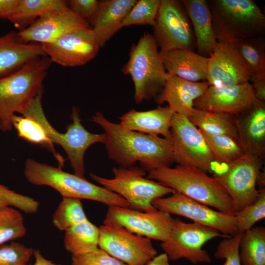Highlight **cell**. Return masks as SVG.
<instances>
[{
	"mask_svg": "<svg viewBox=\"0 0 265 265\" xmlns=\"http://www.w3.org/2000/svg\"><path fill=\"white\" fill-rule=\"evenodd\" d=\"M91 120L104 130L108 157L119 167H131L138 161L141 167L149 172L160 167H170L174 162L170 140L126 130L99 111Z\"/></svg>",
	"mask_w": 265,
	"mask_h": 265,
	"instance_id": "obj_1",
	"label": "cell"
},
{
	"mask_svg": "<svg viewBox=\"0 0 265 265\" xmlns=\"http://www.w3.org/2000/svg\"><path fill=\"white\" fill-rule=\"evenodd\" d=\"M146 178L219 212L232 215L236 212L221 185L196 167L179 164L173 168L162 166L149 172Z\"/></svg>",
	"mask_w": 265,
	"mask_h": 265,
	"instance_id": "obj_2",
	"label": "cell"
},
{
	"mask_svg": "<svg viewBox=\"0 0 265 265\" xmlns=\"http://www.w3.org/2000/svg\"><path fill=\"white\" fill-rule=\"evenodd\" d=\"M45 55L34 58L16 71L0 78V130L12 128V117L21 114L43 89V82L52 64Z\"/></svg>",
	"mask_w": 265,
	"mask_h": 265,
	"instance_id": "obj_3",
	"label": "cell"
},
{
	"mask_svg": "<svg viewBox=\"0 0 265 265\" xmlns=\"http://www.w3.org/2000/svg\"><path fill=\"white\" fill-rule=\"evenodd\" d=\"M24 175L28 182L36 186H50L63 197L93 200L110 206L129 207V203L120 195L103 186L46 163L28 159L25 163Z\"/></svg>",
	"mask_w": 265,
	"mask_h": 265,
	"instance_id": "obj_4",
	"label": "cell"
},
{
	"mask_svg": "<svg viewBox=\"0 0 265 265\" xmlns=\"http://www.w3.org/2000/svg\"><path fill=\"white\" fill-rule=\"evenodd\" d=\"M43 89L31 101L21 115L33 118L44 128L51 142L62 147L66 152L74 174L85 178L84 155L86 150L97 143H104V133H93L82 125L80 109L73 106L71 119L72 123L66 127V132L61 133L56 131L47 119L43 110L42 98Z\"/></svg>",
	"mask_w": 265,
	"mask_h": 265,
	"instance_id": "obj_5",
	"label": "cell"
},
{
	"mask_svg": "<svg viewBox=\"0 0 265 265\" xmlns=\"http://www.w3.org/2000/svg\"><path fill=\"white\" fill-rule=\"evenodd\" d=\"M213 28L217 40L236 41L261 36L265 17L252 0H210Z\"/></svg>",
	"mask_w": 265,
	"mask_h": 265,
	"instance_id": "obj_6",
	"label": "cell"
},
{
	"mask_svg": "<svg viewBox=\"0 0 265 265\" xmlns=\"http://www.w3.org/2000/svg\"><path fill=\"white\" fill-rule=\"evenodd\" d=\"M158 48L153 35L144 33L132 46L129 58L121 70L132 78L137 104L155 98L164 86L166 72Z\"/></svg>",
	"mask_w": 265,
	"mask_h": 265,
	"instance_id": "obj_7",
	"label": "cell"
},
{
	"mask_svg": "<svg viewBox=\"0 0 265 265\" xmlns=\"http://www.w3.org/2000/svg\"><path fill=\"white\" fill-rule=\"evenodd\" d=\"M114 178L107 179L93 173L92 179L102 186L125 199L129 208L146 212L157 211L152 202L158 198L171 194L175 190L159 183L144 177L146 171L142 167L132 166L112 169Z\"/></svg>",
	"mask_w": 265,
	"mask_h": 265,
	"instance_id": "obj_8",
	"label": "cell"
},
{
	"mask_svg": "<svg viewBox=\"0 0 265 265\" xmlns=\"http://www.w3.org/2000/svg\"><path fill=\"white\" fill-rule=\"evenodd\" d=\"M264 159L244 154L227 164L224 171L215 173L213 177L230 196L236 212L253 203L260 191L257 185L265 186V174L262 172Z\"/></svg>",
	"mask_w": 265,
	"mask_h": 265,
	"instance_id": "obj_9",
	"label": "cell"
},
{
	"mask_svg": "<svg viewBox=\"0 0 265 265\" xmlns=\"http://www.w3.org/2000/svg\"><path fill=\"white\" fill-rule=\"evenodd\" d=\"M217 237L230 236L212 228L176 219L168 237L161 242L160 246L170 260L185 259L194 264L210 263L211 258L202 247L207 241Z\"/></svg>",
	"mask_w": 265,
	"mask_h": 265,
	"instance_id": "obj_10",
	"label": "cell"
},
{
	"mask_svg": "<svg viewBox=\"0 0 265 265\" xmlns=\"http://www.w3.org/2000/svg\"><path fill=\"white\" fill-rule=\"evenodd\" d=\"M170 141L174 162L213 173V155L200 130L187 117L174 113Z\"/></svg>",
	"mask_w": 265,
	"mask_h": 265,
	"instance_id": "obj_11",
	"label": "cell"
},
{
	"mask_svg": "<svg viewBox=\"0 0 265 265\" xmlns=\"http://www.w3.org/2000/svg\"><path fill=\"white\" fill-rule=\"evenodd\" d=\"M153 27V36L160 51L184 49L193 51L196 45L195 35L182 0H160Z\"/></svg>",
	"mask_w": 265,
	"mask_h": 265,
	"instance_id": "obj_12",
	"label": "cell"
},
{
	"mask_svg": "<svg viewBox=\"0 0 265 265\" xmlns=\"http://www.w3.org/2000/svg\"><path fill=\"white\" fill-rule=\"evenodd\" d=\"M170 195L154 200L152 202L154 207L170 214L186 217L230 237L238 232L235 215L212 210L176 191Z\"/></svg>",
	"mask_w": 265,
	"mask_h": 265,
	"instance_id": "obj_13",
	"label": "cell"
},
{
	"mask_svg": "<svg viewBox=\"0 0 265 265\" xmlns=\"http://www.w3.org/2000/svg\"><path fill=\"white\" fill-rule=\"evenodd\" d=\"M99 229V248L128 265H146L157 255L149 238L112 224H104Z\"/></svg>",
	"mask_w": 265,
	"mask_h": 265,
	"instance_id": "obj_14",
	"label": "cell"
},
{
	"mask_svg": "<svg viewBox=\"0 0 265 265\" xmlns=\"http://www.w3.org/2000/svg\"><path fill=\"white\" fill-rule=\"evenodd\" d=\"M171 214L157 210L146 212L129 207L108 206L104 224H112L150 239L165 241L173 227Z\"/></svg>",
	"mask_w": 265,
	"mask_h": 265,
	"instance_id": "obj_15",
	"label": "cell"
},
{
	"mask_svg": "<svg viewBox=\"0 0 265 265\" xmlns=\"http://www.w3.org/2000/svg\"><path fill=\"white\" fill-rule=\"evenodd\" d=\"M41 45L52 62L71 67L83 65L94 59L100 48L92 28L74 30L53 42Z\"/></svg>",
	"mask_w": 265,
	"mask_h": 265,
	"instance_id": "obj_16",
	"label": "cell"
},
{
	"mask_svg": "<svg viewBox=\"0 0 265 265\" xmlns=\"http://www.w3.org/2000/svg\"><path fill=\"white\" fill-rule=\"evenodd\" d=\"M251 77L234 42L217 40L208 57L207 81L209 85L217 87L237 85L249 81Z\"/></svg>",
	"mask_w": 265,
	"mask_h": 265,
	"instance_id": "obj_17",
	"label": "cell"
},
{
	"mask_svg": "<svg viewBox=\"0 0 265 265\" xmlns=\"http://www.w3.org/2000/svg\"><path fill=\"white\" fill-rule=\"evenodd\" d=\"M91 28L86 20L68 6L37 19L26 28L18 32L21 41L26 43H49L74 30Z\"/></svg>",
	"mask_w": 265,
	"mask_h": 265,
	"instance_id": "obj_18",
	"label": "cell"
},
{
	"mask_svg": "<svg viewBox=\"0 0 265 265\" xmlns=\"http://www.w3.org/2000/svg\"><path fill=\"white\" fill-rule=\"evenodd\" d=\"M258 101L249 81L221 87L210 85L194 101V107L236 115L248 109Z\"/></svg>",
	"mask_w": 265,
	"mask_h": 265,
	"instance_id": "obj_19",
	"label": "cell"
},
{
	"mask_svg": "<svg viewBox=\"0 0 265 265\" xmlns=\"http://www.w3.org/2000/svg\"><path fill=\"white\" fill-rule=\"evenodd\" d=\"M209 86L207 81L192 82L166 73L164 86L155 100L159 105L167 103L174 113L188 118L194 108V101Z\"/></svg>",
	"mask_w": 265,
	"mask_h": 265,
	"instance_id": "obj_20",
	"label": "cell"
},
{
	"mask_svg": "<svg viewBox=\"0 0 265 265\" xmlns=\"http://www.w3.org/2000/svg\"><path fill=\"white\" fill-rule=\"evenodd\" d=\"M238 141L245 154L264 159L265 154V104L258 101L234 115Z\"/></svg>",
	"mask_w": 265,
	"mask_h": 265,
	"instance_id": "obj_21",
	"label": "cell"
},
{
	"mask_svg": "<svg viewBox=\"0 0 265 265\" xmlns=\"http://www.w3.org/2000/svg\"><path fill=\"white\" fill-rule=\"evenodd\" d=\"M136 0H109L99 1L98 8L90 22L99 43L104 47L120 29Z\"/></svg>",
	"mask_w": 265,
	"mask_h": 265,
	"instance_id": "obj_22",
	"label": "cell"
},
{
	"mask_svg": "<svg viewBox=\"0 0 265 265\" xmlns=\"http://www.w3.org/2000/svg\"><path fill=\"white\" fill-rule=\"evenodd\" d=\"M45 55L41 44L24 43L14 31L0 36V78L16 71L29 61Z\"/></svg>",
	"mask_w": 265,
	"mask_h": 265,
	"instance_id": "obj_23",
	"label": "cell"
},
{
	"mask_svg": "<svg viewBox=\"0 0 265 265\" xmlns=\"http://www.w3.org/2000/svg\"><path fill=\"white\" fill-rule=\"evenodd\" d=\"M173 114L168 106H159L147 111L132 109L119 117V125L126 130L150 135H161L170 140V127Z\"/></svg>",
	"mask_w": 265,
	"mask_h": 265,
	"instance_id": "obj_24",
	"label": "cell"
},
{
	"mask_svg": "<svg viewBox=\"0 0 265 265\" xmlns=\"http://www.w3.org/2000/svg\"><path fill=\"white\" fill-rule=\"evenodd\" d=\"M160 54L167 73L192 82L207 81V57L184 49L160 51Z\"/></svg>",
	"mask_w": 265,
	"mask_h": 265,
	"instance_id": "obj_25",
	"label": "cell"
},
{
	"mask_svg": "<svg viewBox=\"0 0 265 265\" xmlns=\"http://www.w3.org/2000/svg\"><path fill=\"white\" fill-rule=\"evenodd\" d=\"M192 25L196 45L201 55H210L217 42L206 0H182Z\"/></svg>",
	"mask_w": 265,
	"mask_h": 265,
	"instance_id": "obj_26",
	"label": "cell"
},
{
	"mask_svg": "<svg viewBox=\"0 0 265 265\" xmlns=\"http://www.w3.org/2000/svg\"><path fill=\"white\" fill-rule=\"evenodd\" d=\"M200 131L215 135H226L238 141L235 116L193 108L188 118Z\"/></svg>",
	"mask_w": 265,
	"mask_h": 265,
	"instance_id": "obj_27",
	"label": "cell"
},
{
	"mask_svg": "<svg viewBox=\"0 0 265 265\" xmlns=\"http://www.w3.org/2000/svg\"><path fill=\"white\" fill-rule=\"evenodd\" d=\"M67 6V1L63 0H20L16 12L9 21L21 31L38 18Z\"/></svg>",
	"mask_w": 265,
	"mask_h": 265,
	"instance_id": "obj_28",
	"label": "cell"
},
{
	"mask_svg": "<svg viewBox=\"0 0 265 265\" xmlns=\"http://www.w3.org/2000/svg\"><path fill=\"white\" fill-rule=\"evenodd\" d=\"M100 229L88 220L65 232L64 245L72 255L83 254L99 248Z\"/></svg>",
	"mask_w": 265,
	"mask_h": 265,
	"instance_id": "obj_29",
	"label": "cell"
},
{
	"mask_svg": "<svg viewBox=\"0 0 265 265\" xmlns=\"http://www.w3.org/2000/svg\"><path fill=\"white\" fill-rule=\"evenodd\" d=\"M234 44L246 65L251 78L265 79V46L263 37L238 40Z\"/></svg>",
	"mask_w": 265,
	"mask_h": 265,
	"instance_id": "obj_30",
	"label": "cell"
},
{
	"mask_svg": "<svg viewBox=\"0 0 265 265\" xmlns=\"http://www.w3.org/2000/svg\"><path fill=\"white\" fill-rule=\"evenodd\" d=\"M241 265H265V228L257 226L245 231L239 242Z\"/></svg>",
	"mask_w": 265,
	"mask_h": 265,
	"instance_id": "obj_31",
	"label": "cell"
},
{
	"mask_svg": "<svg viewBox=\"0 0 265 265\" xmlns=\"http://www.w3.org/2000/svg\"><path fill=\"white\" fill-rule=\"evenodd\" d=\"M12 127L17 131L18 136L31 143L47 148L54 155L59 162V167L63 166L64 159L56 153L53 144L48 137L43 127L33 118L28 115L14 114L11 118Z\"/></svg>",
	"mask_w": 265,
	"mask_h": 265,
	"instance_id": "obj_32",
	"label": "cell"
},
{
	"mask_svg": "<svg viewBox=\"0 0 265 265\" xmlns=\"http://www.w3.org/2000/svg\"><path fill=\"white\" fill-rule=\"evenodd\" d=\"M200 131L215 161L228 164L245 154L239 141L233 137L226 135L211 134Z\"/></svg>",
	"mask_w": 265,
	"mask_h": 265,
	"instance_id": "obj_33",
	"label": "cell"
},
{
	"mask_svg": "<svg viewBox=\"0 0 265 265\" xmlns=\"http://www.w3.org/2000/svg\"><path fill=\"white\" fill-rule=\"evenodd\" d=\"M88 220L81 199L63 197L53 215V225L60 231Z\"/></svg>",
	"mask_w": 265,
	"mask_h": 265,
	"instance_id": "obj_34",
	"label": "cell"
},
{
	"mask_svg": "<svg viewBox=\"0 0 265 265\" xmlns=\"http://www.w3.org/2000/svg\"><path fill=\"white\" fill-rule=\"evenodd\" d=\"M26 229L21 212L12 207L0 209V246L24 237Z\"/></svg>",
	"mask_w": 265,
	"mask_h": 265,
	"instance_id": "obj_35",
	"label": "cell"
},
{
	"mask_svg": "<svg viewBox=\"0 0 265 265\" xmlns=\"http://www.w3.org/2000/svg\"><path fill=\"white\" fill-rule=\"evenodd\" d=\"M160 0H139L126 17L123 26L132 25H150L153 26L160 5Z\"/></svg>",
	"mask_w": 265,
	"mask_h": 265,
	"instance_id": "obj_36",
	"label": "cell"
},
{
	"mask_svg": "<svg viewBox=\"0 0 265 265\" xmlns=\"http://www.w3.org/2000/svg\"><path fill=\"white\" fill-rule=\"evenodd\" d=\"M257 200L235 214L239 232L244 233L265 217V189L261 187Z\"/></svg>",
	"mask_w": 265,
	"mask_h": 265,
	"instance_id": "obj_37",
	"label": "cell"
},
{
	"mask_svg": "<svg viewBox=\"0 0 265 265\" xmlns=\"http://www.w3.org/2000/svg\"><path fill=\"white\" fill-rule=\"evenodd\" d=\"M12 207L28 214L38 211L39 203L33 198L17 193L0 184V209Z\"/></svg>",
	"mask_w": 265,
	"mask_h": 265,
	"instance_id": "obj_38",
	"label": "cell"
},
{
	"mask_svg": "<svg viewBox=\"0 0 265 265\" xmlns=\"http://www.w3.org/2000/svg\"><path fill=\"white\" fill-rule=\"evenodd\" d=\"M34 249L17 242L0 246V265H28Z\"/></svg>",
	"mask_w": 265,
	"mask_h": 265,
	"instance_id": "obj_39",
	"label": "cell"
},
{
	"mask_svg": "<svg viewBox=\"0 0 265 265\" xmlns=\"http://www.w3.org/2000/svg\"><path fill=\"white\" fill-rule=\"evenodd\" d=\"M243 233L237 234L221 240L217 246L214 256L217 259H224L223 265H241L239 257V247Z\"/></svg>",
	"mask_w": 265,
	"mask_h": 265,
	"instance_id": "obj_40",
	"label": "cell"
},
{
	"mask_svg": "<svg viewBox=\"0 0 265 265\" xmlns=\"http://www.w3.org/2000/svg\"><path fill=\"white\" fill-rule=\"evenodd\" d=\"M72 265H128L99 248L85 254L72 255Z\"/></svg>",
	"mask_w": 265,
	"mask_h": 265,
	"instance_id": "obj_41",
	"label": "cell"
},
{
	"mask_svg": "<svg viewBox=\"0 0 265 265\" xmlns=\"http://www.w3.org/2000/svg\"><path fill=\"white\" fill-rule=\"evenodd\" d=\"M69 7L89 24L98 8L97 0H70L67 1Z\"/></svg>",
	"mask_w": 265,
	"mask_h": 265,
	"instance_id": "obj_42",
	"label": "cell"
},
{
	"mask_svg": "<svg viewBox=\"0 0 265 265\" xmlns=\"http://www.w3.org/2000/svg\"><path fill=\"white\" fill-rule=\"evenodd\" d=\"M20 0H0V19L9 20L16 12Z\"/></svg>",
	"mask_w": 265,
	"mask_h": 265,
	"instance_id": "obj_43",
	"label": "cell"
},
{
	"mask_svg": "<svg viewBox=\"0 0 265 265\" xmlns=\"http://www.w3.org/2000/svg\"><path fill=\"white\" fill-rule=\"evenodd\" d=\"M253 92L256 99L261 102L265 100V79L251 78Z\"/></svg>",
	"mask_w": 265,
	"mask_h": 265,
	"instance_id": "obj_44",
	"label": "cell"
},
{
	"mask_svg": "<svg viewBox=\"0 0 265 265\" xmlns=\"http://www.w3.org/2000/svg\"><path fill=\"white\" fill-rule=\"evenodd\" d=\"M33 256L35 262L33 265H63L54 263L52 261L47 259L42 255L39 249H34Z\"/></svg>",
	"mask_w": 265,
	"mask_h": 265,
	"instance_id": "obj_45",
	"label": "cell"
},
{
	"mask_svg": "<svg viewBox=\"0 0 265 265\" xmlns=\"http://www.w3.org/2000/svg\"><path fill=\"white\" fill-rule=\"evenodd\" d=\"M169 260L167 255L163 253L156 255L150 260L146 265H170Z\"/></svg>",
	"mask_w": 265,
	"mask_h": 265,
	"instance_id": "obj_46",
	"label": "cell"
}]
</instances>
